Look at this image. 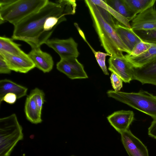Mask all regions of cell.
I'll return each mask as SVG.
<instances>
[{"mask_svg":"<svg viewBox=\"0 0 156 156\" xmlns=\"http://www.w3.org/2000/svg\"><path fill=\"white\" fill-rule=\"evenodd\" d=\"M76 6L75 0H62L55 2L49 1L39 11L14 26L12 39L25 41L32 48L40 47L51 36L43 30L47 19L51 16L64 17L66 15H73L75 13Z\"/></svg>","mask_w":156,"mask_h":156,"instance_id":"cell-1","label":"cell"},{"mask_svg":"<svg viewBox=\"0 0 156 156\" xmlns=\"http://www.w3.org/2000/svg\"><path fill=\"white\" fill-rule=\"evenodd\" d=\"M85 2L101 44L107 53L118 58L124 57L123 52L130 54V51L123 43L115 30L102 17L97 6L90 0H86Z\"/></svg>","mask_w":156,"mask_h":156,"instance_id":"cell-2","label":"cell"},{"mask_svg":"<svg viewBox=\"0 0 156 156\" xmlns=\"http://www.w3.org/2000/svg\"><path fill=\"white\" fill-rule=\"evenodd\" d=\"M48 0H0V24L8 21L14 26L39 11Z\"/></svg>","mask_w":156,"mask_h":156,"instance_id":"cell-3","label":"cell"},{"mask_svg":"<svg viewBox=\"0 0 156 156\" xmlns=\"http://www.w3.org/2000/svg\"><path fill=\"white\" fill-rule=\"evenodd\" d=\"M109 97L113 98L147 114L156 120V96L147 91L126 93L113 90L107 92Z\"/></svg>","mask_w":156,"mask_h":156,"instance_id":"cell-4","label":"cell"},{"mask_svg":"<svg viewBox=\"0 0 156 156\" xmlns=\"http://www.w3.org/2000/svg\"><path fill=\"white\" fill-rule=\"evenodd\" d=\"M23 129L15 114L0 119V156H9L23 138Z\"/></svg>","mask_w":156,"mask_h":156,"instance_id":"cell-5","label":"cell"},{"mask_svg":"<svg viewBox=\"0 0 156 156\" xmlns=\"http://www.w3.org/2000/svg\"><path fill=\"white\" fill-rule=\"evenodd\" d=\"M45 44L54 50L61 59L69 57L77 58L79 55L78 44L71 37L66 39H48Z\"/></svg>","mask_w":156,"mask_h":156,"instance_id":"cell-6","label":"cell"},{"mask_svg":"<svg viewBox=\"0 0 156 156\" xmlns=\"http://www.w3.org/2000/svg\"><path fill=\"white\" fill-rule=\"evenodd\" d=\"M108 70L119 77L123 81L129 83L133 80V67L125 58L110 57L108 60Z\"/></svg>","mask_w":156,"mask_h":156,"instance_id":"cell-7","label":"cell"},{"mask_svg":"<svg viewBox=\"0 0 156 156\" xmlns=\"http://www.w3.org/2000/svg\"><path fill=\"white\" fill-rule=\"evenodd\" d=\"M120 134L122 144L129 156H149L146 147L129 129Z\"/></svg>","mask_w":156,"mask_h":156,"instance_id":"cell-8","label":"cell"},{"mask_svg":"<svg viewBox=\"0 0 156 156\" xmlns=\"http://www.w3.org/2000/svg\"><path fill=\"white\" fill-rule=\"evenodd\" d=\"M130 25L133 30H147L156 29V10L151 7L136 16Z\"/></svg>","mask_w":156,"mask_h":156,"instance_id":"cell-9","label":"cell"},{"mask_svg":"<svg viewBox=\"0 0 156 156\" xmlns=\"http://www.w3.org/2000/svg\"><path fill=\"white\" fill-rule=\"evenodd\" d=\"M0 55L3 58L11 71L27 73L35 67L30 58L22 57L2 51H0Z\"/></svg>","mask_w":156,"mask_h":156,"instance_id":"cell-10","label":"cell"},{"mask_svg":"<svg viewBox=\"0 0 156 156\" xmlns=\"http://www.w3.org/2000/svg\"><path fill=\"white\" fill-rule=\"evenodd\" d=\"M107 119L111 125L120 134L129 129L134 119V113L130 110L119 111L108 115Z\"/></svg>","mask_w":156,"mask_h":156,"instance_id":"cell-11","label":"cell"},{"mask_svg":"<svg viewBox=\"0 0 156 156\" xmlns=\"http://www.w3.org/2000/svg\"><path fill=\"white\" fill-rule=\"evenodd\" d=\"M133 80L156 85V57L141 67L133 68Z\"/></svg>","mask_w":156,"mask_h":156,"instance_id":"cell-12","label":"cell"},{"mask_svg":"<svg viewBox=\"0 0 156 156\" xmlns=\"http://www.w3.org/2000/svg\"><path fill=\"white\" fill-rule=\"evenodd\" d=\"M28 54L35 67L44 73H48L52 69L54 61L52 56L49 54L42 51L40 47L32 48Z\"/></svg>","mask_w":156,"mask_h":156,"instance_id":"cell-13","label":"cell"},{"mask_svg":"<svg viewBox=\"0 0 156 156\" xmlns=\"http://www.w3.org/2000/svg\"><path fill=\"white\" fill-rule=\"evenodd\" d=\"M115 29L125 46L131 52L134 46L142 41L132 28L116 24Z\"/></svg>","mask_w":156,"mask_h":156,"instance_id":"cell-14","label":"cell"},{"mask_svg":"<svg viewBox=\"0 0 156 156\" xmlns=\"http://www.w3.org/2000/svg\"><path fill=\"white\" fill-rule=\"evenodd\" d=\"M27 88L7 79L0 81V103L1 104L4 96L8 93L14 94L17 99H20L27 94Z\"/></svg>","mask_w":156,"mask_h":156,"instance_id":"cell-15","label":"cell"},{"mask_svg":"<svg viewBox=\"0 0 156 156\" xmlns=\"http://www.w3.org/2000/svg\"><path fill=\"white\" fill-rule=\"evenodd\" d=\"M124 56L133 68L141 67L156 57V45L151 44L148 49L138 56L133 57L127 54Z\"/></svg>","mask_w":156,"mask_h":156,"instance_id":"cell-16","label":"cell"},{"mask_svg":"<svg viewBox=\"0 0 156 156\" xmlns=\"http://www.w3.org/2000/svg\"><path fill=\"white\" fill-rule=\"evenodd\" d=\"M24 110L26 118L30 122L35 124L42 122L41 113L39 111L34 99L30 94L26 98Z\"/></svg>","mask_w":156,"mask_h":156,"instance_id":"cell-17","label":"cell"},{"mask_svg":"<svg viewBox=\"0 0 156 156\" xmlns=\"http://www.w3.org/2000/svg\"><path fill=\"white\" fill-rule=\"evenodd\" d=\"M20 46L13 42L12 39L4 36L0 37V51L22 57L29 58L28 54L21 49Z\"/></svg>","mask_w":156,"mask_h":156,"instance_id":"cell-18","label":"cell"},{"mask_svg":"<svg viewBox=\"0 0 156 156\" xmlns=\"http://www.w3.org/2000/svg\"><path fill=\"white\" fill-rule=\"evenodd\" d=\"M134 17L147 9L153 6L156 0H123Z\"/></svg>","mask_w":156,"mask_h":156,"instance_id":"cell-19","label":"cell"},{"mask_svg":"<svg viewBox=\"0 0 156 156\" xmlns=\"http://www.w3.org/2000/svg\"><path fill=\"white\" fill-rule=\"evenodd\" d=\"M108 5L123 16L129 21L134 17L133 15L128 8L123 0H103Z\"/></svg>","mask_w":156,"mask_h":156,"instance_id":"cell-20","label":"cell"},{"mask_svg":"<svg viewBox=\"0 0 156 156\" xmlns=\"http://www.w3.org/2000/svg\"><path fill=\"white\" fill-rule=\"evenodd\" d=\"M96 5L100 7L109 12L121 24L128 28H131L129 20L122 15L102 0H90Z\"/></svg>","mask_w":156,"mask_h":156,"instance_id":"cell-21","label":"cell"},{"mask_svg":"<svg viewBox=\"0 0 156 156\" xmlns=\"http://www.w3.org/2000/svg\"><path fill=\"white\" fill-rule=\"evenodd\" d=\"M133 30L142 41L151 44L156 45V29L147 30Z\"/></svg>","mask_w":156,"mask_h":156,"instance_id":"cell-22","label":"cell"},{"mask_svg":"<svg viewBox=\"0 0 156 156\" xmlns=\"http://www.w3.org/2000/svg\"><path fill=\"white\" fill-rule=\"evenodd\" d=\"M34 99L39 111L41 113L43 105L44 100V94L43 91L38 88L32 90L30 94Z\"/></svg>","mask_w":156,"mask_h":156,"instance_id":"cell-23","label":"cell"},{"mask_svg":"<svg viewBox=\"0 0 156 156\" xmlns=\"http://www.w3.org/2000/svg\"><path fill=\"white\" fill-rule=\"evenodd\" d=\"M93 52L98 65L103 73L106 75H108L109 73L105 63V58L107 56L110 57L112 56L107 53H105L100 51H95Z\"/></svg>","mask_w":156,"mask_h":156,"instance_id":"cell-24","label":"cell"},{"mask_svg":"<svg viewBox=\"0 0 156 156\" xmlns=\"http://www.w3.org/2000/svg\"><path fill=\"white\" fill-rule=\"evenodd\" d=\"M151 46V44L142 41L134 46L130 54L128 55L133 57L138 56L147 51Z\"/></svg>","mask_w":156,"mask_h":156,"instance_id":"cell-25","label":"cell"},{"mask_svg":"<svg viewBox=\"0 0 156 156\" xmlns=\"http://www.w3.org/2000/svg\"><path fill=\"white\" fill-rule=\"evenodd\" d=\"M111 83L113 88L115 91H119L122 87V80L118 76L112 73L110 77Z\"/></svg>","mask_w":156,"mask_h":156,"instance_id":"cell-26","label":"cell"},{"mask_svg":"<svg viewBox=\"0 0 156 156\" xmlns=\"http://www.w3.org/2000/svg\"><path fill=\"white\" fill-rule=\"evenodd\" d=\"M97 7L104 20L115 29L116 24L114 22L111 14L104 9L98 6H97Z\"/></svg>","mask_w":156,"mask_h":156,"instance_id":"cell-27","label":"cell"},{"mask_svg":"<svg viewBox=\"0 0 156 156\" xmlns=\"http://www.w3.org/2000/svg\"><path fill=\"white\" fill-rule=\"evenodd\" d=\"M11 71L3 58L0 55V73L9 74Z\"/></svg>","mask_w":156,"mask_h":156,"instance_id":"cell-28","label":"cell"},{"mask_svg":"<svg viewBox=\"0 0 156 156\" xmlns=\"http://www.w3.org/2000/svg\"><path fill=\"white\" fill-rule=\"evenodd\" d=\"M17 98L16 94L12 93L6 94L3 98L2 101H4L10 104H13L15 103Z\"/></svg>","mask_w":156,"mask_h":156,"instance_id":"cell-29","label":"cell"},{"mask_svg":"<svg viewBox=\"0 0 156 156\" xmlns=\"http://www.w3.org/2000/svg\"><path fill=\"white\" fill-rule=\"evenodd\" d=\"M148 134L156 139V120H154L148 129Z\"/></svg>","mask_w":156,"mask_h":156,"instance_id":"cell-30","label":"cell"}]
</instances>
